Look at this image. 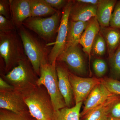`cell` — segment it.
Instances as JSON below:
<instances>
[{
  "mask_svg": "<svg viewBox=\"0 0 120 120\" xmlns=\"http://www.w3.org/2000/svg\"><path fill=\"white\" fill-rule=\"evenodd\" d=\"M107 52V48L106 42L104 38L100 33L95 37L91 47V54L101 57L105 56Z\"/></svg>",
  "mask_w": 120,
  "mask_h": 120,
  "instance_id": "7402d4cb",
  "label": "cell"
},
{
  "mask_svg": "<svg viewBox=\"0 0 120 120\" xmlns=\"http://www.w3.org/2000/svg\"><path fill=\"white\" fill-rule=\"evenodd\" d=\"M114 95L101 82L98 84L85 100L83 109L80 113V119Z\"/></svg>",
  "mask_w": 120,
  "mask_h": 120,
  "instance_id": "8fae6325",
  "label": "cell"
},
{
  "mask_svg": "<svg viewBox=\"0 0 120 120\" xmlns=\"http://www.w3.org/2000/svg\"><path fill=\"white\" fill-rule=\"evenodd\" d=\"M0 90H15L13 86L7 83L1 77L0 78Z\"/></svg>",
  "mask_w": 120,
  "mask_h": 120,
  "instance_id": "1f68e13d",
  "label": "cell"
},
{
  "mask_svg": "<svg viewBox=\"0 0 120 120\" xmlns=\"http://www.w3.org/2000/svg\"><path fill=\"white\" fill-rule=\"evenodd\" d=\"M56 64L48 61L43 62L40 68L39 77L37 82L38 86H44L49 94L54 111L67 107L58 86Z\"/></svg>",
  "mask_w": 120,
  "mask_h": 120,
  "instance_id": "277c9868",
  "label": "cell"
},
{
  "mask_svg": "<svg viewBox=\"0 0 120 120\" xmlns=\"http://www.w3.org/2000/svg\"><path fill=\"white\" fill-rule=\"evenodd\" d=\"M37 86L22 93L29 112L36 120H53L54 109L47 90Z\"/></svg>",
  "mask_w": 120,
  "mask_h": 120,
  "instance_id": "6da1fadb",
  "label": "cell"
},
{
  "mask_svg": "<svg viewBox=\"0 0 120 120\" xmlns=\"http://www.w3.org/2000/svg\"><path fill=\"white\" fill-rule=\"evenodd\" d=\"M101 26L96 17H93L88 22L79 42L84 52L88 56L89 62L91 58V47L95 37L100 31Z\"/></svg>",
  "mask_w": 120,
  "mask_h": 120,
  "instance_id": "9a60e30c",
  "label": "cell"
},
{
  "mask_svg": "<svg viewBox=\"0 0 120 120\" xmlns=\"http://www.w3.org/2000/svg\"><path fill=\"white\" fill-rule=\"evenodd\" d=\"M109 58L112 78L120 79V46L113 55Z\"/></svg>",
  "mask_w": 120,
  "mask_h": 120,
  "instance_id": "603a6c76",
  "label": "cell"
},
{
  "mask_svg": "<svg viewBox=\"0 0 120 120\" xmlns=\"http://www.w3.org/2000/svg\"><path fill=\"white\" fill-rule=\"evenodd\" d=\"M72 2V0H68L67 5L63 8L56 41L46 45H54L48 56V62L51 64H56L57 57L65 48L68 31L69 13Z\"/></svg>",
  "mask_w": 120,
  "mask_h": 120,
  "instance_id": "ba28073f",
  "label": "cell"
},
{
  "mask_svg": "<svg viewBox=\"0 0 120 120\" xmlns=\"http://www.w3.org/2000/svg\"><path fill=\"white\" fill-rule=\"evenodd\" d=\"M56 69L58 76V86L67 107H71L74 96L69 79V71L66 67L56 63Z\"/></svg>",
  "mask_w": 120,
  "mask_h": 120,
  "instance_id": "5bb4252c",
  "label": "cell"
},
{
  "mask_svg": "<svg viewBox=\"0 0 120 120\" xmlns=\"http://www.w3.org/2000/svg\"><path fill=\"white\" fill-rule=\"evenodd\" d=\"M101 83L110 92L120 96V81L119 80L112 77H105L101 79Z\"/></svg>",
  "mask_w": 120,
  "mask_h": 120,
  "instance_id": "d4e9b609",
  "label": "cell"
},
{
  "mask_svg": "<svg viewBox=\"0 0 120 120\" xmlns=\"http://www.w3.org/2000/svg\"><path fill=\"white\" fill-rule=\"evenodd\" d=\"M26 56L37 75H40V68L43 62L48 61V52L45 46L22 26L18 28Z\"/></svg>",
  "mask_w": 120,
  "mask_h": 120,
  "instance_id": "5b68a950",
  "label": "cell"
},
{
  "mask_svg": "<svg viewBox=\"0 0 120 120\" xmlns=\"http://www.w3.org/2000/svg\"><path fill=\"white\" fill-rule=\"evenodd\" d=\"M117 1L116 0H99L96 17L101 27L109 26L112 15Z\"/></svg>",
  "mask_w": 120,
  "mask_h": 120,
  "instance_id": "e0dca14e",
  "label": "cell"
},
{
  "mask_svg": "<svg viewBox=\"0 0 120 120\" xmlns=\"http://www.w3.org/2000/svg\"><path fill=\"white\" fill-rule=\"evenodd\" d=\"M69 20L73 22H88L96 17L97 5L84 4L78 0L72 1Z\"/></svg>",
  "mask_w": 120,
  "mask_h": 120,
  "instance_id": "7c38bea8",
  "label": "cell"
},
{
  "mask_svg": "<svg viewBox=\"0 0 120 120\" xmlns=\"http://www.w3.org/2000/svg\"><path fill=\"white\" fill-rule=\"evenodd\" d=\"M120 101V96L114 95L104 103L80 119L81 120H108L109 113L116 102Z\"/></svg>",
  "mask_w": 120,
  "mask_h": 120,
  "instance_id": "2e32d148",
  "label": "cell"
},
{
  "mask_svg": "<svg viewBox=\"0 0 120 120\" xmlns=\"http://www.w3.org/2000/svg\"><path fill=\"white\" fill-rule=\"evenodd\" d=\"M88 23V22H73L69 20L68 36L64 49L79 44L80 39Z\"/></svg>",
  "mask_w": 120,
  "mask_h": 120,
  "instance_id": "d6986e66",
  "label": "cell"
},
{
  "mask_svg": "<svg viewBox=\"0 0 120 120\" xmlns=\"http://www.w3.org/2000/svg\"><path fill=\"white\" fill-rule=\"evenodd\" d=\"M51 7L56 10L64 8L67 5L68 0H44Z\"/></svg>",
  "mask_w": 120,
  "mask_h": 120,
  "instance_id": "f546056e",
  "label": "cell"
},
{
  "mask_svg": "<svg viewBox=\"0 0 120 120\" xmlns=\"http://www.w3.org/2000/svg\"><path fill=\"white\" fill-rule=\"evenodd\" d=\"M16 27L11 19L0 15V32L15 30Z\"/></svg>",
  "mask_w": 120,
  "mask_h": 120,
  "instance_id": "83f0119b",
  "label": "cell"
},
{
  "mask_svg": "<svg viewBox=\"0 0 120 120\" xmlns=\"http://www.w3.org/2000/svg\"><path fill=\"white\" fill-rule=\"evenodd\" d=\"M69 75L75 104L83 102L95 87L101 82V79L97 77H82L70 71H69Z\"/></svg>",
  "mask_w": 120,
  "mask_h": 120,
  "instance_id": "9c48e42d",
  "label": "cell"
},
{
  "mask_svg": "<svg viewBox=\"0 0 120 120\" xmlns=\"http://www.w3.org/2000/svg\"><path fill=\"white\" fill-rule=\"evenodd\" d=\"M82 104V102H79L73 107H66L54 111L53 120H80Z\"/></svg>",
  "mask_w": 120,
  "mask_h": 120,
  "instance_id": "ffe728a7",
  "label": "cell"
},
{
  "mask_svg": "<svg viewBox=\"0 0 120 120\" xmlns=\"http://www.w3.org/2000/svg\"><path fill=\"white\" fill-rule=\"evenodd\" d=\"M37 75L27 57L19 61L4 78L15 90L22 94L37 86Z\"/></svg>",
  "mask_w": 120,
  "mask_h": 120,
  "instance_id": "3957f363",
  "label": "cell"
},
{
  "mask_svg": "<svg viewBox=\"0 0 120 120\" xmlns=\"http://www.w3.org/2000/svg\"><path fill=\"white\" fill-rule=\"evenodd\" d=\"M109 116L115 118H120V101L114 104L110 110Z\"/></svg>",
  "mask_w": 120,
  "mask_h": 120,
  "instance_id": "4dcf8cb0",
  "label": "cell"
},
{
  "mask_svg": "<svg viewBox=\"0 0 120 120\" xmlns=\"http://www.w3.org/2000/svg\"><path fill=\"white\" fill-rule=\"evenodd\" d=\"M11 19L17 29L31 17L30 0H9Z\"/></svg>",
  "mask_w": 120,
  "mask_h": 120,
  "instance_id": "4fadbf2b",
  "label": "cell"
},
{
  "mask_svg": "<svg viewBox=\"0 0 120 120\" xmlns=\"http://www.w3.org/2000/svg\"><path fill=\"white\" fill-rule=\"evenodd\" d=\"M92 66L95 74L99 78L105 76L108 70L107 63L105 60L101 58L95 59L93 61Z\"/></svg>",
  "mask_w": 120,
  "mask_h": 120,
  "instance_id": "484cf974",
  "label": "cell"
},
{
  "mask_svg": "<svg viewBox=\"0 0 120 120\" xmlns=\"http://www.w3.org/2000/svg\"><path fill=\"white\" fill-rule=\"evenodd\" d=\"M0 54L7 71H11L19 61L27 57L22 39L16 30L0 32Z\"/></svg>",
  "mask_w": 120,
  "mask_h": 120,
  "instance_id": "7a4b0ae2",
  "label": "cell"
},
{
  "mask_svg": "<svg viewBox=\"0 0 120 120\" xmlns=\"http://www.w3.org/2000/svg\"><path fill=\"white\" fill-rule=\"evenodd\" d=\"M0 120H36L32 117L30 113L17 114L1 109L0 112Z\"/></svg>",
  "mask_w": 120,
  "mask_h": 120,
  "instance_id": "cb8c5ba5",
  "label": "cell"
},
{
  "mask_svg": "<svg viewBox=\"0 0 120 120\" xmlns=\"http://www.w3.org/2000/svg\"><path fill=\"white\" fill-rule=\"evenodd\" d=\"M61 16L62 14L59 11L49 17H30L23 22L22 25L45 41H49L58 32Z\"/></svg>",
  "mask_w": 120,
  "mask_h": 120,
  "instance_id": "8992f818",
  "label": "cell"
},
{
  "mask_svg": "<svg viewBox=\"0 0 120 120\" xmlns=\"http://www.w3.org/2000/svg\"><path fill=\"white\" fill-rule=\"evenodd\" d=\"M108 120H120V118H115L109 117Z\"/></svg>",
  "mask_w": 120,
  "mask_h": 120,
  "instance_id": "836d02e7",
  "label": "cell"
},
{
  "mask_svg": "<svg viewBox=\"0 0 120 120\" xmlns=\"http://www.w3.org/2000/svg\"><path fill=\"white\" fill-rule=\"evenodd\" d=\"M79 44L65 49L58 56L56 61L64 62L71 72L79 76L87 73L85 54Z\"/></svg>",
  "mask_w": 120,
  "mask_h": 120,
  "instance_id": "52a82bcc",
  "label": "cell"
},
{
  "mask_svg": "<svg viewBox=\"0 0 120 120\" xmlns=\"http://www.w3.org/2000/svg\"><path fill=\"white\" fill-rule=\"evenodd\" d=\"M31 17H41L52 15L57 12L44 0H30Z\"/></svg>",
  "mask_w": 120,
  "mask_h": 120,
  "instance_id": "44dd1931",
  "label": "cell"
},
{
  "mask_svg": "<svg viewBox=\"0 0 120 120\" xmlns=\"http://www.w3.org/2000/svg\"><path fill=\"white\" fill-rule=\"evenodd\" d=\"M110 26L120 30V0L117 1L110 19Z\"/></svg>",
  "mask_w": 120,
  "mask_h": 120,
  "instance_id": "4316f807",
  "label": "cell"
},
{
  "mask_svg": "<svg viewBox=\"0 0 120 120\" xmlns=\"http://www.w3.org/2000/svg\"><path fill=\"white\" fill-rule=\"evenodd\" d=\"M99 33L106 42L108 58L112 56L120 46V30L112 27H100Z\"/></svg>",
  "mask_w": 120,
  "mask_h": 120,
  "instance_id": "ac0fdd59",
  "label": "cell"
},
{
  "mask_svg": "<svg viewBox=\"0 0 120 120\" xmlns=\"http://www.w3.org/2000/svg\"><path fill=\"white\" fill-rule=\"evenodd\" d=\"M0 108L17 114L30 113L22 94L15 90H0Z\"/></svg>",
  "mask_w": 120,
  "mask_h": 120,
  "instance_id": "30bf717a",
  "label": "cell"
},
{
  "mask_svg": "<svg viewBox=\"0 0 120 120\" xmlns=\"http://www.w3.org/2000/svg\"><path fill=\"white\" fill-rule=\"evenodd\" d=\"M0 15L11 19V11L9 0H0Z\"/></svg>",
  "mask_w": 120,
  "mask_h": 120,
  "instance_id": "f1b7e54d",
  "label": "cell"
},
{
  "mask_svg": "<svg viewBox=\"0 0 120 120\" xmlns=\"http://www.w3.org/2000/svg\"><path fill=\"white\" fill-rule=\"evenodd\" d=\"M79 2L87 4L97 5L99 0H78Z\"/></svg>",
  "mask_w": 120,
  "mask_h": 120,
  "instance_id": "d6a6232c",
  "label": "cell"
}]
</instances>
